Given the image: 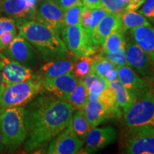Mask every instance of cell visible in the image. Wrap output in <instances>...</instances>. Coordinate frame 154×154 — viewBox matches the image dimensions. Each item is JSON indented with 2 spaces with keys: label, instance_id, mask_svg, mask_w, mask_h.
<instances>
[{
  "label": "cell",
  "instance_id": "obj_17",
  "mask_svg": "<svg viewBox=\"0 0 154 154\" xmlns=\"http://www.w3.org/2000/svg\"><path fill=\"white\" fill-rule=\"evenodd\" d=\"M83 111L91 128H95L107 120L120 119L122 115L120 108L111 109L106 106L99 101H88Z\"/></svg>",
  "mask_w": 154,
  "mask_h": 154
},
{
  "label": "cell",
  "instance_id": "obj_19",
  "mask_svg": "<svg viewBox=\"0 0 154 154\" xmlns=\"http://www.w3.org/2000/svg\"><path fill=\"white\" fill-rule=\"evenodd\" d=\"M129 31L133 41L149 55L154 69V27L143 25Z\"/></svg>",
  "mask_w": 154,
  "mask_h": 154
},
{
  "label": "cell",
  "instance_id": "obj_29",
  "mask_svg": "<svg viewBox=\"0 0 154 154\" xmlns=\"http://www.w3.org/2000/svg\"><path fill=\"white\" fill-rule=\"evenodd\" d=\"M84 8V5L81 3L69 7V9L65 10L64 22L66 25L81 24L82 14Z\"/></svg>",
  "mask_w": 154,
  "mask_h": 154
},
{
  "label": "cell",
  "instance_id": "obj_4",
  "mask_svg": "<svg viewBox=\"0 0 154 154\" xmlns=\"http://www.w3.org/2000/svg\"><path fill=\"white\" fill-rule=\"evenodd\" d=\"M44 89V79L39 74L35 78L24 82L2 84L0 108L24 106L34 100Z\"/></svg>",
  "mask_w": 154,
  "mask_h": 154
},
{
  "label": "cell",
  "instance_id": "obj_38",
  "mask_svg": "<svg viewBox=\"0 0 154 154\" xmlns=\"http://www.w3.org/2000/svg\"><path fill=\"white\" fill-rule=\"evenodd\" d=\"M146 0H130L126 6V11H136L143 5Z\"/></svg>",
  "mask_w": 154,
  "mask_h": 154
},
{
  "label": "cell",
  "instance_id": "obj_12",
  "mask_svg": "<svg viewBox=\"0 0 154 154\" xmlns=\"http://www.w3.org/2000/svg\"><path fill=\"white\" fill-rule=\"evenodd\" d=\"M0 72L2 84L24 82L35 78L38 74H34L32 69L13 60L0 50Z\"/></svg>",
  "mask_w": 154,
  "mask_h": 154
},
{
  "label": "cell",
  "instance_id": "obj_41",
  "mask_svg": "<svg viewBox=\"0 0 154 154\" xmlns=\"http://www.w3.org/2000/svg\"><path fill=\"white\" fill-rule=\"evenodd\" d=\"M4 149H5V144H4V141H3L2 134L1 130H0V152L3 151Z\"/></svg>",
  "mask_w": 154,
  "mask_h": 154
},
{
  "label": "cell",
  "instance_id": "obj_22",
  "mask_svg": "<svg viewBox=\"0 0 154 154\" xmlns=\"http://www.w3.org/2000/svg\"><path fill=\"white\" fill-rule=\"evenodd\" d=\"M121 17L124 33L137 26L151 25L145 16L139 12H136V11H125Z\"/></svg>",
  "mask_w": 154,
  "mask_h": 154
},
{
  "label": "cell",
  "instance_id": "obj_35",
  "mask_svg": "<svg viewBox=\"0 0 154 154\" xmlns=\"http://www.w3.org/2000/svg\"><path fill=\"white\" fill-rule=\"evenodd\" d=\"M17 34V30L9 31L0 36V50L7 48Z\"/></svg>",
  "mask_w": 154,
  "mask_h": 154
},
{
  "label": "cell",
  "instance_id": "obj_34",
  "mask_svg": "<svg viewBox=\"0 0 154 154\" xmlns=\"http://www.w3.org/2000/svg\"><path fill=\"white\" fill-rule=\"evenodd\" d=\"M17 23L14 19L9 17H3L0 18V36L9 31H16Z\"/></svg>",
  "mask_w": 154,
  "mask_h": 154
},
{
  "label": "cell",
  "instance_id": "obj_39",
  "mask_svg": "<svg viewBox=\"0 0 154 154\" xmlns=\"http://www.w3.org/2000/svg\"><path fill=\"white\" fill-rule=\"evenodd\" d=\"M82 4L84 7H87L89 9L101 7V0H82Z\"/></svg>",
  "mask_w": 154,
  "mask_h": 154
},
{
  "label": "cell",
  "instance_id": "obj_32",
  "mask_svg": "<svg viewBox=\"0 0 154 154\" xmlns=\"http://www.w3.org/2000/svg\"><path fill=\"white\" fill-rule=\"evenodd\" d=\"M101 8L108 12L121 15L126 11V6L119 2L118 0H101Z\"/></svg>",
  "mask_w": 154,
  "mask_h": 154
},
{
  "label": "cell",
  "instance_id": "obj_31",
  "mask_svg": "<svg viewBox=\"0 0 154 154\" xmlns=\"http://www.w3.org/2000/svg\"><path fill=\"white\" fill-rule=\"evenodd\" d=\"M99 101L106 106L111 109L119 108L117 105L115 91L109 87H106L101 91Z\"/></svg>",
  "mask_w": 154,
  "mask_h": 154
},
{
  "label": "cell",
  "instance_id": "obj_30",
  "mask_svg": "<svg viewBox=\"0 0 154 154\" xmlns=\"http://www.w3.org/2000/svg\"><path fill=\"white\" fill-rule=\"evenodd\" d=\"M106 87H108V82L103 77L99 76V79L88 88V101H99L101 91Z\"/></svg>",
  "mask_w": 154,
  "mask_h": 154
},
{
  "label": "cell",
  "instance_id": "obj_8",
  "mask_svg": "<svg viewBox=\"0 0 154 154\" xmlns=\"http://www.w3.org/2000/svg\"><path fill=\"white\" fill-rule=\"evenodd\" d=\"M1 51L10 59L31 69L36 66L39 62L40 55L38 51L19 33L8 47Z\"/></svg>",
  "mask_w": 154,
  "mask_h": 154
},
{
  "label": "cell",
  "instance_id": "obj_28",
  "mask_svg": "<svg viewBox=\"0 0 154 154\" xmlns=\"http://www.w3.org/2000/svg\"><path fill=\"white\" fill-rule=\"evenodd\" d=\"M99 54L101 55L102 57L106 58L111 62H112L113 64H115L117 66H124V65H128V66L126 56V45L122 46L115 51H107L101 50Z\"/></svg>",
  "mask_w": 154,
  "mask_h": 154
},
{
  "label": "cell",
  "instance_id": "obj_25",
  "mask_svg": "<svg viewBox=\"0 0 154 154\" xmlns=\"http://www.w3.org/2000/svg\"><path fill=\"white\" fill-rule=\"evenodd\" d=\"M93 56L75 57L73 73L79 79H82L91 73V67L93 61Z\"/></svg>",
  "mask_w": 154,
  "mask_h": 154
},
{
  "label": "cell",
  "instance_id": "obj_5",
  "mask_svg": "<svg viewBox=\"0 0 154 154\" xmlns=\"http://www.w3.org/2000/svg\"><path fill=\"white\" fill-rule=\"evenodd\" d=\"M61 37L69 53L75 57L96 54L97 49L81 24L66 25L61 31Z\"/></svg>",
  "mask_w": 154,
  "mask_h": 154
},
{
  "label": "cell",
  "instance_id": "obj_45",
  "mask_svg": "<svg viewBox=\"0 0 154 154\" xmlns=\"http://www.w3.org/2000/svg\"><path fill=\"white\" fill-rule=\"evenodd\" d=\"M52 1H54V2H58V1H59V0H52Z\"/></svg>",
  "mask_w": 154,
  "mask_h": 154
},
{
  "label": "cell",
  "instance_id": "obj_36",
  "mask_svg": "<svg viewBox=\"0 0 154 154\" xmlns=\"http://www.w3.org/2000/svg\"><path fill=\"white\" fill-rule=\"evenodd\" d=\"M140 7L138 12L150 20L154 14V0H146Z\"/></svg>",
  "mask_w": 154,
  "mask_h": 154
},
{
  "label": "cell",
  "instance_id": "obj_15",
  "mask_svg": "<svg viewBox=\"0 0 154 154\" xmlns=\"http://www.w3.org/2000/svg\"><path fill=\"white\" fill-rule=\"evenodd\" d=\"M118 138L116 130L112 126L91 128L86 136V146L83 151L93 153L114 143Z\"/></svg>",
  "mask_w": 154,
  "mask_h": 154
},
{
  "label": "cell",
  "instance_id": "obj_24",
  "mask_svg": "<svg viewBox=\"0 0 154 154\" xmlns=\"http://www.w3.org/2000/svg\"><path fill=\"white\" fill-rule=\"evenodd\" d=\"M71 124L74 131L82 140L85 139L86 136L91 129L83 110L76 109L75 112L74 111Z\"/></svg>",
  "mask_w": 154,
  "mask_h": 154
},
{
  "label": "cell",
  "instance_id": "obj_1",
  "mask_svg": "<svg viewBox=\"0 0 154 154\" xmlns=\"http://www.w3.org/2000/svg\"><path fill=\"white\" fill-rule=\"evenodd\" d=\"M27 136L24 149L31 151L52 140L65 129L75 109L66 100L55 96L40 95L26 108Z\"/></svg>",
  "mask_w": 154,
  "mask_h": 154
},
{
  "label": "cell",
  "instance_id": "obj_14",
  "mask_svg": "<svg viewBox=\"0 0 154 154\" xmlns=\"http://www.w3.org/2000/svg\"><path fill=\"white\" fill-rule=\"evenodd\" d=\"M118 78L135 100L142 97L153 89L152 84L132 70L128 65L118 66Z\"/></svg>",
  "mask_w": 154,
  "mask_h": 154
},
{
  "label": "cell",
  "instance_id": "obj_9",
  "mask_svg": "<svg viewBox=\"0 0 154 154\" xmlns=\"http://www.w3.org/2000/svg\"><path fill=\"white\" fill-rule=\"evenodd\" d=\"M65 11L52 0H42L36 6L34 21L51 28L61 36V31L66 26Z\"/></svg>",
  "mask_w": 154,
  "mask_h": 154
},
{
  "label": "cell",
  "instance_id": "obj_18",
  "mask_svg": "<svg viewBox=\"0 0 154 154\" xmlns=\"http://www.w3.org/2000/svg\"><path fill=\"white\" fill-rule=\"evenodd\" d=\"M117 31H122L121 15L109 12L100 21L91 36V41L96 49L101 47L108 36Z\"/></svg>",
  "mask_w": 154,
  "mask_h": 154
},
{
  "label": "cell",
  "instance_id": "obj_26",
  "mask_svg": "<svg viewBox=\"0 0 154 154\" xmlns=\"http://www.w3.org/2000/svg\"><path fill=\"white\" fill-rule=\"evenodd\" d=\"M94 59L91 67V73L98 76L104 77V75L111 69L117 68V66L113 64L106 58L102 57L100 54L93 55Z\"/></svg>",
  "mask_w": 154,
  "mask_h": 154
},
{
  "label": "cell",
  "instance_id": "obj_42",
  "mask_svg": "<svg viewBox=\"0 0 154 154\" xmlns=\"http://www.w3.org/2000/svg\"><path fill=\"white\" fill-rule=\"evenodd\" d=\"M118 1H119L120 3L122 4V5L126 6L127 4L129 2L130 0H118Z\"/></svg>",
  "mask_w": 154,
  "mask_h": 154
},
{
  "label": "cell",
  "instance_id": "obj_40",
  "mask_svg": "<svg viewBox=\"0 0 154 154\" xmlns=\"http://www.w3.org/2000/svg\"><path fill=\"white\" fill-rule=\"evenodd\" d=\"M117 68H118V67H117ZM117 68L111 69V70L109 71V72L104 75V77H103V78L106 80V82L108 83L112 82V81L118 79V69H117Z\"/></svg>",
  "mask_w": 154,
  "mask_h": 154
},
{
  "label": "cell",
  "instance_id": "obj_23",
  "mask_svg": "<svg viewBox=\"0 0 154 154\" xmlns=\"http://www.w3.org/2000/svg\"><path fill=\"white\" fill-rule=\"evenodd\" d=\"M67 101L76 110L84 109L86 103L88 101V88L84 85L82 79L79 80L76 88L69 96Z\"/></svg>",
  "mask_w": 154,
  "mask_h": 154
},
{
  "label": "cell",
  "instance_id": "obj_33",
  "mask_svg": "<svg viewBox=\"0 0 154 154\" xmlns=\"http://www.w3.org/2000/svg\"><path fill=\"white\" fill-rule=\"evenodd\" d=\"M108 11L106 9L101 8H96L92 9L91 10V24H90L89 29H88V34L91 37L92 33L94 32V29L96 27L98 24L100 22V21L108 14Z\"/></svg>",
  "mask_w": 154,
  "mask_h": 154
},
{
  "label": "cell",
  "instance_id": "obj_27",
  "mask_svg": "<svg viewBox=\"0 0 154 154\" xmlns=\"http://www.w3.org/2000/svg\"><path fill=\"white\" fill-rule=\"evenodd\" d=\"M122 31L113 32L106 38L101 50L107 51H115L122 46L126 45V40Z\"/></svg>",
  "mask_w": 154,
  "mask_h": 154
},
{
  "label": "cell",
  "instance_id": "obj_16",
  "mask_svg": "<svg viewBox=\"0 0 154 154\" xmlns=\"http://www.w3.org/2000/svg\"><path fill=\"white\" fill-rule=\"evenodd\" d=\"M79 79L71 72L54 78L44 79V88L59 99L67 101L76 88Z\"/></svg>",
  "mask_w": 154,
  "mask_h": 154
},
{
  "label": "cell",
  "instance_id": "obj_2",
  "mask_svg": "<svg viewBox=\"0 0 154 154\" xmlns=\"http://www.w3.org/2000/svg\"><path fill=\"white\" fill-rule=\"evenodd\" d=\"M17 29L44 61L54 60L71 54L59 34L41 23L28 21L18 25Z\"/></svg>",
  "mask_w": 154,
  "mask_h": 154
},
{
  "label": "cell",
  "instance_id": "obj_21",
  "mask_svg": "<svg viewBox=\"0 0 154 154\" xmlns=\"http://www.w3.org/2000/svg\"><path fill=\"white\" fill-rule=\"evenodd\" d=\"M108 87L112 88L115 91L117 105L120 109H122L123 113L125 112L135 101L134 96L126 89L119 78L108 83Z\"/></svg>",
  "mask_w": 154,
  "mask_h": 154
},
{
  "label": "cell",
  "instance_id": "obj_3",
  "mask_svg": "<svg viewBox=\"0 0 154 154\" xmlns=\"http://www.w3.org/2000/svg\"><path fill=\"white\" fill-rule=\"evenodd\" d=\"M0 130L7 149L13 150L22 145L28 131L26 109L24 106L0 108Z\"/></svg>",
  "mask_w": 154,
  "mask_h": 154
},
{
  "label": "cell",
  "instance_id": "obj_44",
  "mask_svg": "<svg viewBox=\"0 0 154 154\" xmlns=\"http://www.w3.org/2000/svg\"><path fill=\"white\" fill-rule=\"evenodd\" d=\"M150 21H151V22H152L154 24V14L153 15V17H152V18L150 19Z\"/></svg>",
  "mask_w": 154,
  "mask_h": 154
},
{
  "label": "cell",
  "instance_id": "obj_6",
  "mask_svg": "<svg viewBox=\"0 0 154 154\" xmlns=\"http://www.w3.org/2000/svg\"><path fill=\"white\" fill-rule=\"evenodd\" d=\"M124 119L129 128L154 126V89L135 100L124 112Z\"/></svg>",
  "mask_w": 154,
  "mask_h": 154
},
{
  "label": "cell",
  "instance_id": "obj_11",
  "mask_svg": "<svg viewBox=\"0 0 154 154\" xmlns=\"http://www.w3.org/2000/svg\"><path fill=\"white\" fill-rule=\"evenodd\" d=\"M38 0H0V12L16 21L17 26L34 20Z\"/></svg>",
  "mask_w": 154,
  "mask_h": 154
},
{
  "label": "cell",
  "instance_id": "obj_7",
  "mask_svg": "<svg viewBox=\"0 0 154 154\" xmlns=\"http://www.w3.org/2000/svg\"><path fill=\"white\" fill-rule=\"evenodd\" d=\"M124 151L128 154H154V126L130 128Z\"/></svg>",
  "mask_w": 154,
  "mask_h": 154
},
{
  "label": "cell",
  "instance_id": "obj_20",
  "mask_svg": "<svg viewBox=\"0 0 154 154\" xmlns=\"http://www.w3.org/2000/svg\"><path fill=\"white\" fill-rule=\"evenodd\" d=\"M73 69L74 60L66 57L47 61L40 68L39 75L43 79L54 78L72 72Z\"/></svg>",
  "mask_w": 154,
  "mask_h": 154
},
{
  "label": "cell",
  "instance_id": "obj_43",
  "mask_svg": "<svg viewBox=\"0 0 154 154\" xmlns=\"http://www.w3.org/2000/svg\"><path fill=\"white\" fill-rule=\"evenodd\" d=\"M2 84V74L1 72H0V88H1Z\"/></svg>",
  "mask_w": 154,
  "mask_h": 154
},
{
  "label": "cell",
  "instance_id": "obj_13",
  "mask_svg": "<svg viewBox=\"0 0 154 154\" xmlns=\"http://www.w3.org/2000/svg\"><path fill=\"white\" fill-rule=\"evenodd\" d=\"M81 139L73 130L71 122L60 134L53 138L48 148L49 154H75L79 153L84 145Z\"/></svg>",
  "mask_w": 154,
  "mask_h": 154
},
{
  "label": "cell",
  "instance_id": "obj_37",
  "mask_svg": "<svg viewBox=\"0 0 154 154\" xmlns=\"http://www.w3.org/2000/svg\"><path fill=\"white\" fill-rule=\"evenodd\" d=\"M82 3V0H59L57 4L63 10H66L69 7Z\"/></svg>",
  "mask_w": 154,
  "mask_h": 154
},
{
  "label": "cell",
  "instance_id": "obj_10",
  "mask_svg": "<svg viewBox=\"0 0 154 154\" xmlns=\"http://www.w3.org/2000/svg\"><path fill=\"white\" fill-rule=\"evenodd\" d=\"M126 51L128 66L146 82L154 84V69L149 55L134 41L126 43Z\"/></svg>",
  "mask_w": 154,
  "mask_h": 154
}]
</instances>
